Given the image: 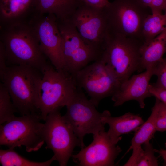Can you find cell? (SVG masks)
Here are the masks:
<instances>
[{
    "instance_id": "cell-1",
    "label": "cell",
    "mask_w": 166,
    "mask_h": 166,
    "mask_svg": "<svg viewBox=\"0 0 166 166\" xmlns=\"http://www.w3.org/2000/svg\"><path fill=\"white\" fill-rule=\"evenodd\" d=\"M0 40L7 62L11 65L28 66L41 71L50 64L27 19L0 25Z\"/></svg>"
},
{
    "instance_id": "cell-2",
    "label": "cell",
    "mask_w": 166,
    "mask_h": 166,
    "mask_svg": "<svg viewBox=\"0 0 166 166\" xmlns=\"http://www.w3.org/2000/svg\"><path fill=\"white\" fill-rule=\"evenodd\" d=\"M143 43L108 29L100 58L120 84L135 72L143 70L140 53Z\"/></svg>"
},
{
    "instance_id": "cell-3",
    "label": "cell",
    "mask_w": 166,
    "mask_h": 166,
    "mask_svg": "<svg viewBox=\"0 0 166 166\" xmlns=\"http://www.w3.org/2000/svg\"><path fill=\"white\" fill-rule=\"evenodd\" d=\"M41 71L22 65L8 66L1 79L10 96L17 112L21 115L40 113L36 105Z\"/></svg>"
},
{
    "instance_id": "cell-4",
    "label": "cell",
    "mask_w": 166,
    "mask_h": 166,
    "mask_svg": "<svg viewBox=\"0 0 166 166\" xmlns=\"http://www.w3.org/2000/svg\"><path fill=\"white\" fill-rule=\"evenodd\" d=\"M41 71L36 105L45 121L50 112L66 106L77 86L72 75L64 69H56L51 63Z\"/></svg>"
},
{
    "instance_id": "cell-5",
    "label": "cell",
    "mask_w": 166,
    "mask_h": 166,
    "mask_svg": "<svg viewBox=\"0 0 166 166\" xmlns=\"http://www.w3.org/2000/svg\"><path fill=\"white\" fill-rule=\"evenodd\" d=\"M38 113L14 116L0 125V144L9 148L24 146L31 152L38 150L44 144V123Z\"/></svg>"
},
{
    "instance_id": "cell-6",
    "label": "cell",
    "mask_w": 166,
    "mask_h": 166,
    "mask_svg": "<svg viewBox=\"0 0 166 166\" xmlns=\"http://www.w3.org/2000/svg\"><path fill=\"white\" fill-rule=\"evenodd\" d=\"M65 106L67 111L63 116L80 140L81 148L85 147L86 135H94L105 130V124L101 121L102 113L97 111L81 88L76 86Z\"/></svg>"
},
{
    "instance_id": "cell-7",
    "label": "cell",
    "mask_w": 166,
    "mask_h": 166,
    "mask_svg": "<svg viewBox=\"0 0 166 166\" xmlns=\"http://www.w3.org/2000/svg\"><path fill=\"white\" fill-rule=\"evenodd\" d=\"M148 8L136 0H113L104 8L108 29L143 42L142 29L144 19L149 14Z\"/></svg>"
},
{
    "instance_id": "cell-8",
    "label": "cell",
    "mask_w": 166,
    "mask_h": 166,
    "mask_svg": "<svg viewBox=\"0 0 166 166\" xmlns=\"http://www.w3.org/2000/svg\"><path fill=\"white\" fill-rule=\"evenodd\" d=\"M57 21L62 38L64 69L73 77L99 59L102 52L87 44L69 19Z\"/></svg>"
},
{
    "instance_id": "cell-9",
    "label": "cell",
    "mask_w": 166,
    "mask_h": 166,
    "mask_svg": "<svg viewBox=\"0 0 166 166\" xmlns=\"http://www.w3.org/2000/svg\"><path fill=\"white\" fill-rule=\"evenodd\" d=\"M60 109L51 112L46 117L43 135L46 148L53 151L60 166H65L72 157L74 148L81 147V144L70 124L61 115Z\"/></svg>"
},
{
    "instance_id": "cell-10",
    "label": "cell",
    "mask_w": 166,
    "mask_h": 166,
    "mask_svg": "<svg viewBox=\"0 0 166 166\" xmlns=\"http://www.w3.org/2000/svg\"><path fill=\"white\" fill-rule=\"evenodd\" d=\"M100 58L73 76L76 86L85 91L96 107L102 99L112 96L120 84Z\"/></svg>"
},
{
    "instance_id": "cell-11",
    "label": "cell",
    "mask_w": 166,
    "mask_h": 166,
    "mask_svg": "<svg viewBox=\"0 0 166 166\" xmlns=\"http://www.w3.org/2000/svg\"><path fill=\"white\" fill-rule=\"evenodd\" d=\"M38 40L42 50L56 69H64L62 38L53 14L34 11L27 19Z\"/></svg>"
},
{
    "instance_id": "cell-12",
    "label": "cell",
    "mask_w": 166,
    "mask_h": 166,
    "mask_svg": "<svg viewBox=\"0 0 166 166\" xmlns=\"http://www.w3.org/2000/svg\"><path fill=\"white\" fill-rule=\"evenodd\" d=\"M69 19L87 44L102 52L108 30L104 8H94L81 1Z\"/></svg>"
},
{
    "instance_id": "cell-13",
    "label": "cell",
    "mask_w": 166,
    "mask_h": 166,
    "mask_svg": "<svg viewBox=\"0 0 166 166\" xmlns=\"http://www.w3.org/2000/svg\"><path fill=\"white\" fill-rule=\"evenodd\" d=\"M112 141L105 130L93 135V140L88 146L73 154V160L78 166L114 165L115 160L121 152V148Z\"/></svg>"
},
{
    "instance_id": "cell-14",
    "label": "cell",
    "mask_w": 166,
    "mask_h": 166,
    "mask_svg": "<svg viewBox=\"0 0 166 166\" xmlns=\"http://www.w3.org/2000/svg\"><path fill=\"white\" fill-rule=\"evenodd\" d=\"M153 70V69H146L121 82L112 96L114 106H118L127 101L134 100L138 102L141 108H144L145 99L152 96L149 90V82L154 75Z\"/></svg>"
},
{
    "instance_id": "cell-15",
    "label": "cell",
    "mask_w": 166,
    "mask_h": 166,
    "mask_svg": "<svg viewBox=\"0 0 166 166\" xmlns=\"http://www.w3.org/2000/svg\"><path fill=\"white\" fill-rule=\"evenodd\" d=\"M102 122L108 124L109 129L107 132L113 143L117 144L124 134L136 131L144 122L140 116L130 112L118 117H113L110 112L105 110L102 113Z\"/></svg>"
},
{
    "instance_id": "cell-16",
    "label": "cell",
    "mask_w": 166,
    "mask_h": 166,
    "mask_svg": "<svg viewBox=\"0 0 166 166\" xmlns=\"http://www.w3.org/2000/svg\"><path fill=\"white\" fill-rule=\"evenodd\" d=\"M36 0H0V25L26 20L35 10Z\"/></svg>"
},
{
    "instance_id": "cell-17",
    "label": "cell",
    "mask_w": 166,
    "mask_h": 166,
    "mask_svg": "<svg viewBox=\"0 0 166 166\" xmlns=\"http://www.w3.org/2000/svg\"><path fill=\"white\" fill-rule=\"evenodd\" d=\"M166 53V29L150 42L143 43L140 48L143 70L152 69Z\"/></svg>"
},
{
    "instance_id": "cell-18",
    "label": "cell",
    "mask_w": 166,
    "mask_h": 166,
    "mask_svg": "<svg viewBox=\"0 0 166 166\" xmlns=\"http://www.w3.org/2000/svg\"><path fill=\"white\" fill-rule=\"evenodd\" d=\"M81 2L80 0H36L35 11L64 20L69 18Z\"/></svg>"
},
{
    "instance_id": "cell-19",
    "label": "cell",
    "mask_w": 166,
    "mask_h": 166,
    "mask_svg": "<svg viewBox=\"0 0 166 166\" xmlns=\"http://www.w3.org/2000/svg\"><path fill=\"white\" fill-rule=\"evenodd\" d=\"M159 100L156 98V101L152 108L151 114L148 120L136 131L131 142V145L128 150H132V155L138 154L143 149L142 145L153 137L156 130V120L157 115Z\"/></svg>"
},
{
    "instance_id": "cell-20",
    "label": "cell",
    "mask_w": 166,
    "mask_h": 166,
    "mask_svg": "<svg viewBox=\"0 0 166 166\" xmlns=\"http://www.w3.org/2000/svg\"><path fill=\"white\" fill-rule=\"evenodd\" d=\"M166 29V13H156L149 14L144 19L142 29L143 43L154 39Z\"/></svg>"
},
{
    "instance_id": "cell-21",
    "label": "cell",
    "mask_w": 166,
    "mask_h": 166,
    "mask_svg": "<svg viewBox=\"0 0 166 166\" xmlns=\"http://www.w3.org/2000/svg\"><path fill=\"white\" fill-rule=\"evenodd\" d=\"M14 148L0 150V163L3 166H49L56 159L54 156L43 162L32 161L24 157L15 152Z\"/></svg>"
},
{
    "instance_id": "cell-22",
    "label": "cell",
    "mask_w": 166,
    "mask_h": 166,
    "mask_svg": "<svg viewBox=\"0 0 166 166\" xmlns=\"http://www.w3.org/2000/svg\"><path fill=\"white\" fill-rule=\"evenodd\" d=\"M7 89L2 82L0 83V125L12 118L17 112Z\"/></svg>"
},
{
    "instance_id": "cell-23",
    "label": "cell",
    "mask_w": 166,
    "mask_h": 166,
    "mask_svg": "<svg viewBox=\"0 0 166 166\" xmlns=\"http://www.w3.org/2000/svg\"><path fill=\"white\" fill-rule=\"evenodd\" d=\"M143 145V150L136 160L134 166H158L157 158L155 155L154 148L150 141Z\"/></svg>"
},
{
    "instance_id": "cell-24",
    "label": "cell",
    "mask_w": 166,
    "mask_h": 166,
    "mask_svg": "<svg viewBox=\"0 0 166 166\" xmlns=\"http://www.w3.org/2000/svg\"><path fill=\"white\" fill-rule=\"evenodd\" d=\"M153 75L157 77L156 86L166 90V57L163 58L153 69Z\"/></svg>"
},
{
    "instance_id": "cell-25",
    "label": "cell",
    "mask_w": 166,
    "mask_h": 166,
    "mask_svg": "<svg viewBox=\"0 0 166 166\" xmlns=\"http://www.w3.org/2000/svg\"><path fill=\"white\" fill-rule=\"evenodd\" d=\"M158 100L156 129V131L164 132L166 131V104Z\"/></svg>"
},
{
    "instance_id": "cell-26",
    "label": "cell",
    "mask_w": 166,
    "mask_h": 166,
    "mask_svg": "<svg viewBox=\"0 0 166 166\" xmlns=\"http://www.w3.org/2000/svg\"><path fill=\"white\" fill-rule=\"evenodd\" d=\"M149 90L152 96L166 104V90L158 87L153 84H150Z\"/></svg>"
},
{
    "instance_id": "cell-27",
    "label": "cell",
    "mask_w": 166,
    "mask_h": 166,
    "mask_svg": "<svg viewBox=\"0 0 166 166\" xmlns=\"http://www.w3.org/2000/svg\"><path fill=\"white\" fill-rule=\"evenodd\" d=\"M4 45L0 41V78L1 79L8 67Z\"/></svg>"
},
{
    "instance_id": "cell-28",
    "label": "cell",
    "mask_w": 166,
    "mask_h": 166,
    "mask_svg": "<svg viewBox=\"0 0 166 166\" xmlns=\"http://www.w3.org/2000/svg\"><path fill=\"white\" fill-rule=\"evenodd\" d=\"M86 4L94 8L103 9L109 3V0H80Z\"/></svg>"
},
{
    "instance_id": "cell-29",
    "label": "cell",
    "mask_w": 166,
    "mask_h": 166,
    "mask_svg": "<svg viewBox=\"0 0 166 166\" xmlns=\"http://www.w3.org/2000/svg\"><path fill=\"white\" fill-rule=\"evenodd\" d=\"M165 0H152L149 8L152 13H162L164 10Z\"/></svg>"
},
{
    "instance_id": "cell-30",
    "label": "cell",
    "mask_w": 166,
    "mask_h": 166,
    "mask_svg": "<svg viewBox=\"0 0 166 166\" xmlns=\"http://www.w3.org/2000/svg\"><path fill=\"white\" fill-rule=\"evenodd\" d=\"M154 151L155 152L158 153L159 156L162 158L164 161L163 164L166 166V150L154 149Z\"/></svg>"
},
{
    "instance_id": "cell-31",
    "label": "cell",
    "mask_w": 166,
    "mask_h": 166,
    "mask_svg": "<svg viewBox=\"0 0 166 166\" xmlns=\"http://www.w3.org/2000/svg\"><path fill=\"white\" fill-rule=\"evenodd\" d=\"M142 6L147 8H149L152 0H136Z\"/></svg>"
},
{
    "instance_id": "cell-32",
    "label": "cell",
    "mask_w": 166,
    "mask_h": 166,
    "mask_svg": "<svg viewBox=\"0 0 166 166\" xmlns=\"http://www.w3.org/2000/svg\"><path fill=\"white\" fill-rule=\"evenodd\" d=\"M164 10L165 11V13H166V0H165V4Z\"/></svg>"
},
{
    "instance_id": "cell-33",
    "label": "cell",
    "mask_w": 166,
    "mask_h": 166,
    "mask_svg": "<svg viewBox=\"0 0 166 166\" xmlns=\"http://www.w3.org/2000/svg\"><path fill=\"white\" fill-rule=\"evenodd\" d=\"M165 147L166 148V142L165 143Z\"/></svg>"
}]
</instances>
